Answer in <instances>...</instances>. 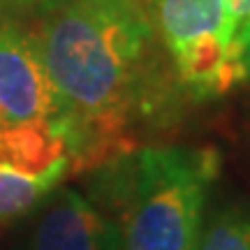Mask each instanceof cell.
<instances>
[{"label": "cell", "instance_id": "1", "mask_svg": "<svg viewBox=\"0 0 250 250\" xmlns=\"http://www.w3.org/2000/svg\"><path fill=\"white\" fill-rule=\"evenodd\" d=\"M33 37L58 100L70 167L123 158L130 125L155 98L151 0H67L37 19Z\"/></svg>", "mask_w": 250, "mask_h": 250}, {"label": "cell", "instance_id": "2", "mask_svg": "<svg viewBox=\"0 0 250 250\" xmlns=\"http://www.w3.org/2000/svg\"><path fill=\"white\" fill-rule=\"evenodd\" d=\"M215 153L153 146L118 158L109 169V206L125 250H197Z\"/></svg>", "mask_w": 250, "mask_h": 250}, {"label": "cell", "instance_id": "3", "mask_svg": "<svg viewBox=\"0 0 250 250\" xmlns=\"http://www.w3.org/2000/svg\"><path fill=\"white\" fill-rule=\"evenodd\" d=\"M151 17L176 77L197 98L223 95L248 77L227 0H151Z\"/></svg>", "mask_w": 250, "mask_h": 250}, {"label": "cell", "instance_id": "4", "mask_svg": "<svg viewBox=\"0 0 250 250\" xmlns=\"http://www.w3.org/2000/svg\"><path fill=\"white\" fill-rule=\"evenodd\" d=\"M33 121L61 123L58 100L37 54L33 23L0 12V127Z\"/></svg>", "mask_w": 250, "mask_h": 250}, {"label": "cell", "instance_id": "5", "mask_svg": "<svg viewBox=\"0 0 250 250\" xmlns=\"http://www.w3.org/2000/svg\"><path fill=\"white\" fill-rule=\"evenodd\" d=\"M30 250H125L118 225L86 197L62 190L44 211Z\"/></svg>", "mask_w": 250, "mask_h": 250}, {"label": "cell", "instance_id": "6", "mask_svg": "<svg viewBox=\"0 0 250 250\" xmlns=\"http://www.w3.org/2000/svg\"><path fill=\"white\" fill-rule=\"evenodd\" d=\"M0 165L30 176L65 174L70 169V146L56 121H33L0 127Z\"/></svg>", "mask_w": 250, "mask_h": 250}, {"label": "cell", "instance_id": "7", "mask_svg": "<svg viewBox=\"0 0 250 250\" xmlns=\"http://www.w3.org/2000/svg\"><path fill=\"white\" fill-rule=\"evenodd\" d=\"M61 179L62 174L30 176L0 165V220H9L30 211L40 199H44L58 186Z\"/></svg>", "mask_w": 250, "mask_h": 250}, {"label": "cell", "instance_id": "8", "mask_svg": "<svg viewBox=\"0 0 250 250\" xmlns=\"http://www.w3.org/2000/svg\"><path fill=\"white\" fill-rule=\"evenodd\" d=\"M197 250H250V206H229L211 218Z\"/></svg>", "mask_w": 250, "mask_h": 250}, {"label": "cell", "instance_id": "9", "mask_svg": "<svg viewBox=\"0 0 250 250\" xmlns=\"http://www.w3.org/2000/svg\"><path fill=\"white\" fill-rule=\"evenodd\" d=\"M67 0H0V12L17 19H42Z\"/></svg>", "mask_w": 250, "mask_h": 250}, {"label": "cell", "instance_id": "10", "mask_svg": "<svg viewBox=\"0 0 250 250\" xmlns=\"http://www.w3.org/2000/svg\"><path fill=\"white\" fill-rule=\"evenodd\" d=\"M227 5H229L234 28H236V49H239V54L246 62V44H248L250 33V0H227Z\"/></svg>", "mask_w": 250, "mask_h": 250}, {"label": "cell", "instance_id": "11", "mask_svg": "<svg viewBox=\"0 0 250 250\" xmlns=\"http://www.w3.org/2000/svg\"><path fill=\"white\" fill-rule=\"evenodd\" d=\"M246 70L250 74V33H248V44H246Z\"/></svg>", "mask_w": 250, "mask_h": 250}]
</instances>
